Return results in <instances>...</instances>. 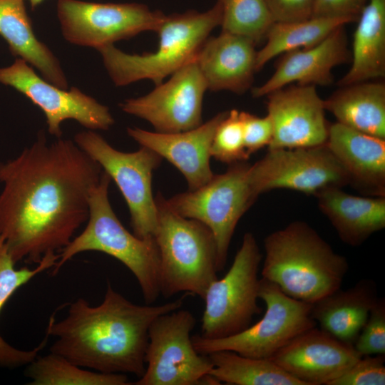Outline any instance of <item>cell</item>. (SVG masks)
<instances>
[{"instance_id": "cell-1", "label": "cell", "mask_w": 385, "mask_h": 385, "mask_svg": "<svg viewBox=\"0 0 385 385\" xmlns=\"http://www.w3.org/2000/svg\"><path fill=\"white\" fill-rule=\"evenodd\" d=\"M101 165L68 139L44 131L19 155L0 161V237L15 263H38L66 247L89 217Z\"/></svg>"}, {"instance_id": "cell-2", "label": "cell", "mask_w": 385, "mask_h": 385, "mask_svg": "<svg viewBox=\"0 0 385 385\" xmlns=\"http://www.w3.org/2000/svg\"><path fill=\"white\" fill-rule=\"evenodd\" d=\"M190 295L160 305H138L108 283L104 298L91 306L78 298L60 321L51 318L47 336L55 337L50 352L83 368L108 374H132L141 377L148 331L159 315L180 309Z\"/></svg>"}, {"instance_id": "cell-3", "label": "cell", "mask_w": 385, "mask_h": 385, "mask_svg": "<svg viewBox=\"0 0 385 385\" xmlns=\"http://www.w3.org/2000/svg\"><path fill=\"white\" fill-rule=\"evenodd\" d=\"M262 278L312 304L341 288L349 263L307 222L296 220L264 240Z\"/></svg>"}, {"instance_id": "cell-4", "label": "cell", "mask_w": 385, "mask_h": 385, "mask_svg": "<svg viewBox=\"0 0 385 385\" xmlns=\"http://www.w3.org/2000/svg\"><path fill=\"white\" fill-rule=\"evenodd\" d=\"M157 224L153 234L160 257V294L180 292L203 299L217 279V252L211 230L201 222L181 216L160 192L155 196Z\"/></svg>"}, {"instance_id": "cell-5", "label": "cell", "mask_w": 385, "mask_h": 385, "mask_svg": "<svg viewBox=\"0 0 385 385\" xmlns=\"http://www.w3.org/2000/svg\"><path fill=\"white\" fill-rule=\"evenodd\" d=\"M111 177L103 170L99 183L89 197V217L83 232L59 253L52 269L56 274L76 255L96 251L123 263L135 276L147 304L160 295V257L153 237L139 238L122 225L108 199Z\"/></svg>"}, {"instance_id": "cell-6", "label": "cell", "mask_w": 385, "mask_h": 385, "mask_svg": "<svg viewBox=\"0 0 385 385\" xmlns=\"http://www.w3.org/2000/svg\"><path fill=\"white\" fill-rule=\"evenodd\" d=\"M222 10L217 1L205 11L189 10L166 15L157 33L156 51L143 54L125 53L113 44L98 49L114 84L123 86L143 79L155 86L195 60L211 31L220 26Z\"/></svg>"}, {"instance_id": "cell-7", "label": "cell", "mask_w": 385, "mask_h": 385, "mask_svg": "<svg viewBox=\"0 0 385 385\" xmlns=\"http://www.w3.org/2000/svg\"><path fill=\"white\" fill-rule=\"evenodd\" d=\"M261 260L255 237L246 232L227 272L213 281L205 292L202 337L217 339L237 334L261 313L258 304Z\"/></svg>"}, {"instance_id": "cell-8", "label": "cell", "mask_w": 385, "mask_h": 385, "mask_svg": "<svg viewBox=\"0 0 385 385\" xmlns=\"http://www.w3.org/2000/svg\"><path fill=\"white\" fill-rule=\"evenodd\" d=\"M250 164L242 161L213 175L195 190L178 193L167 199L170 207L183 217L198 220L212 232L217 252V270L226 265L236 226L257 199L249 183Z\"/></svg>"}, {"instance_id": "cell-9", "label": "cell", "mask_w": 385, "mask_h": 385, "mask_svg": "<svg viewBox=\"0 0 385 385\" xmlns=\"http://www.w3.org/2000/svg\"><path fill=\"white\" fill-rule=\"evenodd\" d=\"M259 299L265 312L257 323L244 331L222 339H207L192 336L195 349L201 354L229 350L240 355L270 359L302 333L316 327L312 304L284 294L275 284L260 278Z\"/></svg>"}, {"instance_id": "cell-10", "label": "cell", "mask_w": 385, "mask_h": 385, "mask_svg": "<svg viewBox=\"0 0 385 385\" xmlns=\"http://www.w3.org/2000/svg\"><path fill=\"white\" fill-rule=\"evenodd\" d=\"M196 319L187 309H176L157 317L148 331L143 375L135 385L215 384L208 374L212 364L198 353L191 332Z\"/></svg>"}, {"instance_id": "cell-11", "label": "cell", "mask_w": 385, "mask_h": 385, "mask_svg": "<svg viewBox=\"0 0 385 385\" xmlns=\"http://www.w3.org/2000/svg\"><path fill=\"white\" fill-rule=\"evenodd\" d=\"M74 142L117 185L128 207L133 233L139 238L153 237L157 224V208L152 178L163 158L144 146L134 152L118 150L91 130L76 133Z\"/></svg>"}, {"instance_id": "cell-12", "label": "cell", "mask_w": 385, "mask_h": 385, "mask_svg": "<svg viewBox=\"0 0 385 385\" xmlns=\"http://www.w3.org/2000/svg\"><path fill=\"white\" fill-rule=\"evenodd\" d=\"M57 16L71 43L98 49L144 31L159 29L165 14L139 3L58 0Z\"/></svg>"}, {"instance_id": "cell-13", "label": "cell", "mask_w": 385, "mask_h": 385, "mask_svg": "<svg viewBox=\"0 0 385 385\" xmlns=\"http://www.w3.org/2000/svg\"><path fill=\"white\" fill-rule=\"evenodd\" d=\"M256 196L276 189H289L315 195L332 187L349 185L348 177L326 144L268 150L248 173Z\"/></svg>"}, {"instance_id": "cell-14", "label": "cell", "mask_w": 385, "mask_h": 385, "mask_svg": "<svg viewBox=\"0 0 385 385\" xmlns=\"http://www.w3.org/2000/svg\"><path fill=\"white\" fill-rule=\"evenodd\" d=\"M0 83L24 94L44 113L49 133L62 136L61 124L74 120L86 128L108 130L114 119L108 108L77 88H59L38 76L25 61L17 58L0 68Z\"/></svg>"}, {"instance_id": "cell-15", "label": "cell", "mask_w": 385, "mask_h": 385, "mask_svg": "<svg viewBox=\"0 0 385 385\" xmlns=\"http://www.w3.org/2000/svg\"><path fill=\"white\" fill-rule=\"evenodd\" d=\"M207 90L206 82L193 61L149 93L127 99L120 106L125 113L148 121L155 132H183L202 123V101Z\"/></svg>"}, {"instance_id": "cell-16", "label": "cell", "mask_w": 385, "mask_h": 385, "mask_svg": "<svg viewBox=\"0 0 385 385\" xmlns=\"http://www.w3.org/2000/svg\"><path fill=\"white\" fill-rule=\"evenodd\" d=\"M267 114L273 125L268 150L324 145L329 125L324 100L316 86H284L267 96Z\"/></svg>"}, {"instance_id": "cell-17", "label": "cell", "mask_w": 385, "mask_h": 385, "mask_svg": "<svg viewBox=\"0 0 385 385\" xmlns=\"http://www.w3.org/2000/svg\"><path fill=\"white\" fill-rule=\"evenodd\" d=\"M361 356L354 345L315 327L270 359L304 385H330Z\"/></svg>"}, {"instance_id": "cell-18", "label": "cell", "mask_w": 385, "mask_h": 385, "mask_svg": "<svg viewBox=\"0 0 385 385\" xmlns=\"http://www.w3.org/2000/svg\"><path fill=\"white\" fill-rule=\"evenodd\" d=\"M228 111L217 113L195 128L173 133L128 128V135L174 165L184 176L188 190L203 186L213 177L210 146L215 132Z\"/></svg>"}, {"instance_id": "cell-19", "label": "cell", "mask_w": 385, "mask_h": 385, "mask_svg": "<svg viewBox=\"0 0 385 385\" xmlns=\"http://www.w3.org/2000/svg\"><path fill=\"white\" fill-rule=\"evenodd\" d=\"M351 59L344 25L341 26L312 47L283 53L274 73L265 83L254 88L252 94L255 98L266 96L294 82L299 85H330L334 81L333 68Z\"/></svg>"}, {"instance_id": "cell-20", "label": "cell", "mask_w": 385, "mask_h": 385, "mask_svg": "<svg viewBox=\"0 0 385 385\" xmlns=\"http://www.w3.org/2000/svg\"><path fill=\"white\" fill-rule=\"evenodd\" d=\"M326 145L345 171L349 185L373 197H385V140L329 124Z\"/></svg>"}, {"instance_id": "cell-21", "label": "cell", "mask_w": 385, "mask_h": 385, "mask_svg": "<svg viewBox=\"0 0 385 385\" xmlns=\"http://www.w3.org/2000/svg\"><path fill=\"white\" fill-rule=\"evenodd\" d=\"M255 45L245 36L222 31L217 36H209L195 60L207 89L245 93L256 72Z\"/></svg>"}, {"instance_id": "cell-22", "label": "cell", "mask_w": 385, "mask_h": 385, "mask_svg": "<svg viewBox=\"0 0 385 385\" xmlns=\"http://www.w3.org/2000/svg\"><path fill=\"white\" fill-rule=\"evenodd\" d=\"M314 196L320 211L348 245L360 246L385 228V197L353 195L337 187L326 188Z\"/></svg>"}, {"instance_id": "cell-23", "label": "cell", "mask_w": 385, "mask_h": 385, "mask_svg": "<svg viewBox=\"0 0 385 385\" xmlns=\"http://www.w3.org/2000/svg\"><path fill=\"white\" fill-rule=\"evenodd\" d=\"M379 299L375 282L364 279L349 289L339 288L312 303L311 314L320 329L354 345Z\"/></svg>"}, {"instance_id": "cell-24", "label": "cell", "mask_w": 385, "mask_h": 385, "mask_svg": "<svg viewBox=\"0 0 385 385\" xmlns=\"http://www.w3.org/2000/svg\"><path fill=\"white\" fill-rule=\"evenodd\" d=\"M24 1L0 0V36L14 56L34 66L46 81L68 89L58 60L34 34Z\"/></svg>"}, {"instance_id": "cell-25", "label": "cell", "mask_w": 385, "mask_h": 385, "mask_svg": "<svg viewBox=\"0 0 385 385\" xmlns=\"http://www.w3.org/2000/svg\"><path fill=\"white\" fill-rule=\"evenodd\" d=\"M341 88L324 100L338 123L385 140V84L364 81Z\"/></svg>"}, {"instance_id": "cell-26", "label": "cell", "mask_w": 385, "mask_h": 385, "mask_svg": "<svg viewBox=\"0 0 385 385\" xmlns=\"http://www.w3.org/2000/svg\"><path fill=\"white\" fill-rule=\"evenodd\" d=\"M357 21L352 64L337 82L339 86L385 76V0H369Z\"/></svg>"}, {"instance_id": "cell-27", "label": "cell", "mask_w": 385, "mask_h": 385, "mask_svg": "<svg viewBox=\"0 0 385 385\" xmlns=\"http://www.w3.org/2000/svg\"><path fill=\"white\" fill-rule=\"evenodd\" d=\"M351 21L341 18H316L274 22L266 34L267 42L256 53V72L274 57L286 52L312 47L325 39L333 31Z\"/></svg>"}, {"instance_id": "cell-28", "label": "cell", "mask_w": 385, "mask_h": 385, "mask_svg": "<svg viewBox=\"0 0 385 385\" xmlns=\"http://www.w3.org/2000/svg\"><path fill=\"white\" fill-rule=\"evenodd\" d=\"M212 368L209 372L220 384L234 385H304L271 359L252 358L229 350L207 354Z\"/></svg>"}, {"instance_id": "cell-29", "label": "cell", "mask_w": 385, "mask_h": 385, "mask_svg": "<svg viewBox=\"0 0 385 385\" xmlns=\"http://www.w3.org/2000/svg\"><path fill=\"white\" fill-rule=\"evenodd\" d=\"M59 258V253L44 256L34 269H16V263L11 257L4 239L0 237V312L11 296L21 287L43 271L53 268ZM45 339L31 350H21L7 343L0 335V367L15 368L28 365L44 347Z\"/></svg>"}, {"instance_id": "cell-30", "label": "cell", "mask_w": 385, "mask_h": 385, "mask_svg": "<svg viewBox=\"0 0 385 385\" xmlns=\"http://www.w3.org/2000/svg\"><path fill=\"white\" fill-rule=\"evenodd\" d=\"M26 370L31 385H129L125 374L86 370L66 358L50 352L37 356Z\"/></svg>"}, {"instance_id": "cell-31", "label": "cell", "mask_w": 385, "mask_h": 385, "mask_svg": "<svg viewBox=\"0 0 385 385\" xmlns=\"http://www.w3.org/2000/svg\"><path fill=\"white\" fill-rule=\"evenodd\" d=\"M222 31L245 36L255 43L265 38L274 22L265 0H217Z\"/></svg>"}, {"instance_id": "cell-32", "label": "cell", "mask_w": 385, "mask_h": 385, "mask_svg": "<svg viewBox=\"0 0 385 385\" xmlns=\"http://www.w3.org/2000/svg\"><path fill=\"white\" fill-rule=\"evenodd\" d=\"M210 155L228 165L249 159L244 143L240 111L236 109L228 111L220 123L212 140Z\"/></svg>"}, {"instance_id": "cell-33", "label": "cell", "mask_w": 385, "mask_h": 385, "mask_svg": "<svg viewBox=\"0 0 385 385\" xmlns=\"http://www.w3.org/2000/svg\"><path fill=\"white\" fill-rule=\"evenodd\" d=\"M355 349L363 356L385 354V301L379 298L371 309L356 342Z\"/></svg>"}, {"instance_id": "cell-34", "label": "cell", "mask_w": 385, "mask_h": 385, "mask_svg": "<svg viewBox=\"0 0 385 385\" xmlns=\"http://www.w3.org/2000/svg\"><path fill=\"white\" fill-rule=\"evenodd\" d=\"M384 354L363 356L330 385H384Z\"/></svg>"}, {"instance_id": "cell-35", "label": "cell", "mask_w": 385, "mask_h": 385, "mask_svg": "<svg viewBox=\"0 0 385 385\" xmlns=\"http://www.w3.org/2000/svg\"><path fill=\"white\" fill-rule=\"evenodd\" d=\"M244 143L247 153L250 155L261 148L269 146L273 137V125L268 115L258 117L240 111Z\"/></svg>"}, {"instance_id": "cell-36", "label": "cell", "mask_w": 385, "mask_h": 385, "mask_svg": "<svg viewBox=\"0 0 385 385\" xmlns=\"http://www.w3.org/2000/svg\"><path fill=\"white\" fill-rule=\"evenodd\" d=\"M369 0H314L312 17L341 18L357 21Z\"/></svg>"}, {"instance_id": "cell-37", "label": "cell", "mask_w": 385, "mask_h": 385, "mask_svg": "<svg viewBox=\"0 0 385 385\" xmlns=\"http://www.w3.org/2000/svg\"><path fill=\"white\" fill-rule=\"evenodd\" d=\"M274 22H289L312 17L314 0H265Z\"/></svg>"}, {"instance_id": "cell-38", "label": "cell", "mask_w": 385, "mask_h": 385, "mask_svg": "<svg viewBox=\"0 0 385 385\" xmlns=\"http://www.w3.org/2000/svg\"><path fill=\"white\" fill-rule=\"evenodd\" d=\"M31 6L34 9L37 6H38L40 4H41L44 0H27Z\"/></svg>"}]
</instances>
